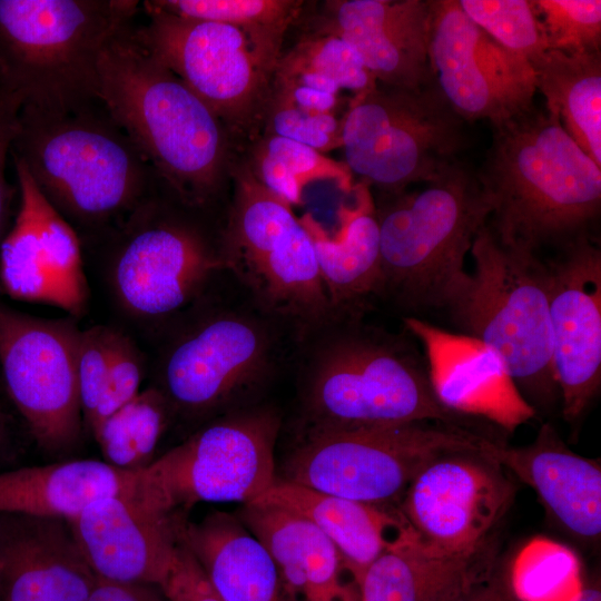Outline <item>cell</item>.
I'll return each mask as SVG.
<instances>
[{"instance_id":"cell-1","label":"cell","mask_w":601,"mask_h":601,"mask_svg":"<svg viewBox=\"0 0 601 601\" xmlns=\"http://www.w3.org/2000/svg\"><path fill=\"white\" fill-rule=\"evenodd\" d=\"M11 155L81 244L124 220L162 181L100 99L60 111L21 106Z\"/></svg>"},{"instance_id":"cell-2","label":"cell","mask_w":601,"mask_h":601,"mask_svg":"<svg viewBox=\"0 0 601 601\" xmlns=\"http://www.w3.org/2000/svg\"><path fill=\"white\" fill-rule=\"evenodd\" d=\"M98 97L184 203L200 209L210 204L225 176L226 129L149 52L135 22L111 37L100 53Z\"/></svg>"},{"instance_id":"cell-3","label":"cell","mask_w":601,"mask_h":601,"mask_svg":"<svg viewBox=\"0 0 601 601\" xmlns=\"http://www.w3.org/2000/svg\"><path fill=\"white\" fill-rule=\"evenodd\" d=\"M493 128L476 174L492 205L489 226L505 245L536 254L590 236L601 208V167L535 108Z\"/></svg>"},{"instance_id":"cell-4","label":"cell","mask_w":601,"mask_h":601,"mask_svg":"<svg viewBox=\"0 0 601 601\" xmlns=\"http://www.w3.org/2000/svg\"><path fill=\"white\" fill-rule=\"evenodd\" d=\"M303 361L298 435L420 422L455 425L436 398L425 357L362 317L332 319ZM306 339V341H307Z\"/></svg>"},{"instance_id":"cell-5","label":"cell","mask_w":601,"mask_h":601,"mask_svg":"<svg viewBox=\"0 0 601 601\" xmlns=\"http://www.w3.org/2000/svg\"><path fill=\"white\" fill-rule=\"evenodd\" d=\"M492 213L477 175L461 160L437 180L376 210L382 296L408 311L450 312L471 282L465 257Z\"/></svg>"},{"instance_id":"cell-6","label":"cell","mask_w":601,"mask_h":601,"mask_svg":"<svg viewBox=\"0 0 601 601\" xmlns=\"http://www.w3.org/2000/svg\"><path fill=\"white\" fill-rule=\"evenodd\" d=\"M137 0H0V78L21 106L70 110L99 99L106 43Z\"/></svg>"},{"instance_id":"cell-7","label":"cell","mask_w":601,"mask_h":601,"mask_svg":"<svg viewBox=\"0 0 601 601\" xmlns=\"http://www.w3.org/2000/svg\"><path fill=\"white\" fill-rule=\"evenodd\" d=\"M191 208L161 181L124 220L85 243L98 248L110 295L131 319L176 316L225 269L219 246L189 216Z\"/></svg>"},{"instance_id":"cell-8","label":"cell","mask_w":601,"mask_h":601,"mask_svg":"<svg viewBox=\"0 0 601 601\" xmlns=\"http://www.w3.org/2000/svg\"><path fill=\"white\" fill-rule=\"evenodd\" d=\"M470 252V285L449 313L464 334L499 355L534 408L553 406L560 394L552 365L546 264L531 250L501 243L487 223Z\"/></svg>"},{"instance_id":"cell-9","label":"cell","mask_w":601,"mask_h":601,"mask_svg":"<svg viewBox=\"0 0 601 601\" xmlns=\"http://www.w3.org/2000/svg\"><path fill=\"white\" fill-rule=\"evenodd\" d=\"M491 441L440 422L304 434L278 477L341 497L394 506L428 463L449 453L483 454Z\"/></svg>"},{"instance_id":"cell-10","label":"cell","mask_w":601,"mask_h":601,"mask_svg":"<svg viewBox=\"0 0 601 601\" xmlns=\"http://www.w3.org/2000/svg\"><path fill=\"white\" fill-rule=\"evenodd\" d=\"M464 120L435 85L420 90L380 87L355 95L342 124L346 167L393 195L433 183L460 159Z\"/></svg>"},{"instance_id":"cell-11","label":"cell","mask_w":601,"mask_h":601,"mask_svg":"<svg viewBox=\"0 0 601 601\" xmlns=\"http://www.w3.org/2000/svg\"><path fill=\"white\" fill-rule=\"evenodd\" d=\"M276 323L258 313L215 309L188 323L165 347L158 387L170 410L187 417L243 408L273 375Z\"/></svg>"},{"instance_id":"cell-12","label":"cell","mask_w":601,"mask_h":601,"mask_svg":"<svg viewBox=\"0 0 601 601\" xmlns=\"http://www.w3.org/2000/svg\"><path fill=\"white\" fill-rule=\"evenodd\" d=\"M279 430L273 408L247 406L220 415L145 467L152 500L170 513L200 502L255 501L277 477Z\"/></svg>"},{"instance_id":"cell-13","label":"cell","mask_w":601,"mask_h":601,"mask_svg":"<svg viewBox=\"0 0 601 601\" xmlns=\"http://www.w3.org/2000/svg\"><path fill=\"white\" fill-rule=\"evenodd\" d=\"M76 318H42L0 304V367L7 393L38 445L71 449L82 430Z\"/></svg>"},{"instance_id":"cell-14","label":"cell","mask_w":601,"mask_h":601,"mask_svg":"<svg viewBox=\"0 0 601 601\" xmlns=\"http://www.w3.org/2000/svg\"><path fill=\"white\" fill-rule=\"evenodd\" d=\"M136 31L149 52L215 114L225 129L247 126L260 110L274 70L230 24L178 17L147 6Z\"/></svg>"},{"instance_id":"cell-15","label":"cell","mask_w":601,"mask_h":601,"mask_svg":"<svg viewBox=\"0 0 601 601\" xmlns=\"http://www.w3.org/2000/svg\"><path fill=\"white\" fill-rule=\"evenodd\" d=\"M428 59L434 85L464 121L496 127L534 108L530 62L475 24L457 0H431Z\"/></svg>"},{"instance_id":"cell-16","label":"cell","mask_w":601,"mask_h":601,"mask_svg":"<svg viewBox=\"0 0 601 601\" xmlns=\"http://www.w3.org/2000/svg\"><path fill=\"white\" fill-rule=\"evenodd\" d=\"M514 495L513 483L496 462L480 453H449L413 479L397 509L431 550L477 558Z\"/></svg>"},{"instance_id":"cell-17","label":"cell","mask_w":601,"mask_h":601,"mask_svg":"<svg viewBox=\"0 0 601 601\" xmlns=\"http://www.w3.org/2000/svg\"><path fill=\"white\" fill-rule=\"evenodd\" d=\"M11 156L20 204L0 245V285L14 299L52 305L76 318L89 298L81 240L41 194L24 162Z\"/></svg>"},{"instance_id":"cell-18","label":"cell","mask_w":601,"mask_h":601,"mask_svg":"<svg viewBox=\"0 0 601 601\" xmlns=\"http://www.w3.org/2000/svg\"><path fill=\"white\" fill-rule=\"evenodd\" d=\"M548 268L552 365L566 421L578 420L601 383V252L590 236L562 247Z\"/></svg>"},{"instance_id":"cell-19","label":"cell","mask_w":601,"mask_h":601,"mask_svg":"<svg viewBox=\"0 0 601 601\" xmlns=\"http://www.w3.org/2000/svg\"><path fill=\"white\" fill-rule=\"evenodd\" d=\"M177 516L146 496H111L68 522L96 578L160 588L179 544Z\"/></svg>"},{"instance_id":"cell-20","label":"cell","mask_w":601,"mask_h":601,"mask_svg":"<svg viewBox=\"0 0 601 601\" xmlns=\"http://www.w3.org/2000/svg\"><path fill=\"white\" fill-rule=\"evenodd\" d=\"M431 0L327 1L316 32L359 55L377 83L402 90L434 85L428 59Z\"/></svg>"},{"instance_id":"cell-21","label":"cell","mask_w":601,"mask_h":601,"mask_svg":"<svg viewBox=\"0 0 601 601\" xmlns=\"http://www.w3.org/2000/svg\"><path fill=\"white\" fill-rule=\"evenodd\" d=\"M403 322L424 348L433 392L444 407L461 416L486 418L510 432L535 417L536 410L487 345L416 317Z\"/></svg>"},{"instance_id":"cell-22","label":"cell","mask_w":601,"mask_h":601,"mask_svg":"<svg viewBox=\"0 0 601 601\" xmlns=\"http://www.w3.org/2000/svg\"><path fill=\"white\" fill-rule=\"evenodd\" d=\"M96 580L67 520L0 513V601H89Z\"/></svg>"},{"instance_id":"cell-23","label":"cell","mask_w":601,"mask_h":601,"mask_svg":"<svg viewBox=\"0 0 601 601\" xmlns=\"http://www.w3.org/2000/svg\"><path fill=\"white\" fill-rule=\"evenodd\" d=\"M483 455L531 486L549 515L572 538L585 544L599 542L600 463L571 451L550 424H543L529 445L491 441Z\"/></svg>"},{"instance_id":"cell-24","label":"cell","mask_w":601,"mask_h":601,"mask_svg":"<svg viewBox=\"0 0 601 601\" xmlns=\"http://www.w3.org/2000/svg\"><path fill=\"white\" fill-rule=\"evenodd\" d=\"M111 496L149 497L145 467L122 470L105 461L73 460L0 472V513L70 521Z\"/></svg>"},{"instance_id":"cell-25","label":"cell","mask_w":601,"mask_h":601,"mask_svg":"<svg viewBox=\"0 0 601 601\" xmlns=\"http://www.w3.org/2000/svg\"><path fill=\"white\" fill-rule=\"evenodd\" d=\"M339 228L329 235L311 215L299 218L316 253L332 319L361 317L371 297L382 296L380 229L366 185L357 204L338 211Z\"/></svg>"},{"instance_id":"cell-26","label":"cell","mask_w":601,"mask_h":601,"mask_svg":"<svg viewBox=\"0 0 601 601\" xmlns=\"http://www.w3.org/2000/svg\"><path fill=\"white\" fill-rule=\"evenodd\" d=\"M257 309L306 341L332 321L313 242L298 224L272 250L233 272Z\"/></svg>"},{"instance_id":"cell-27","label":"cell","mask_w":601,"mask_h":601,"mask_svg":"<svg viewBox=\"0 0 601 601\" xmlns=\"http://www.w3.org/2000/svg\"><path fill=\"white\" fill-rule=\"evenodd\" d=\"M255 501L286 508L314 523L338 550L354 584L378 555L411 531L397 506L341 497L278 476Z\"/></svg>"},{"instance_id":"cell-28","label":"cell","mask_w":601,"mask_h":601,"mask_svg":"<svg viewBox=\"0 0 601 601\" xmlns=\"http://www.w3.org/2000/svg\"><path fill=\"white\" fill-rule=\"evenodd\" d=\"M177 533L223 601H285L276 565L237 516L214 512L189 522L178 515Z\"/></svg>"},{"instance_id":"cell-29","label":"cell","mask_w":601,"mask_h":601,"mask_svg":"<svg viewBox=\"0 0 601 601\" xmlns=\"http://www.w3.org/2000/svg\"><path fill=\"white\" fill-rule=\"evenodd\" d=\"M237 518L265 548L290 598L318 601L345 583L338 550L303 515L254 501L242 505Z\"/></svg>"},{"instance_id":"cell-30","label":"cell","mask_w":601,"mask_h":601,"mask_svg":"<svg viewBox=\"0 0 601 601\" xmlns=\"http://www.w3.org/2000/svg\"><path fill=\"white\" fill-rule=\"evenodd\" d=\"M481 556L457 558L424 545L411 530L356 582L359 601H447L484 578Z\"/></svg>"},{"instance_id":"cell-31","label":"cell","mask_w":601,"mask_h":601,"mask_svg":"<svg viewBox=\"0 0 601 601\" xmlns=\"http://www.w3.org/2000/svg\"><path fill=\"white\" fill-rule=\"evenodd\" d=\"M531 67L546 112L601 167V52L571 56L548 49Z\"/></svg>"},{"instance_id":"cell-32","label":"cell","mask_w":601,"mask_h":601,"mask_svg":"<svg viewBox=\"0 0 601 601\" xmlns=\"http://www.w3.org/2000/svg\"><path fill=\"white\" fill-rule=\"evenodd\" d=\"M292 206L245 167L235 173L231 211L219 250L231 273L272 250L298 224Z\"/></svg>"},{"instance_id":"cell-33","label":"cell","mask_w":601,"mask_h":601,"mask_svg":"<svg viewBox=\"0 0 601 601\" xmlns=\"http://www.w3.org/2000/svg\"><path fill=\"white\" fill-rule=\"evenodd\" d=\"M144 4L183 18L236 27L274 71L284 36L303 7L295 0H151Z\"/></svg>"},{"instance_id":"cell-34","label":"cell","mask_w":601,"mask_h":601,"mask_svg":"<svg viewBox=\"0 0 601 601\" xmlns=\"http://www.w3.org/2000/svg\"><path fill=\"white\" fill-rule=\"evenodd\" d=\"M275 83H294L339 95L366 92L378 83L357 51L342 38L325 32L300 40L277 61Z\"/></svg>"},{"instance_id":"cell-35","label":"cell","mask_w":601,"mask_h":601,"mask_svg":"<svg viewBox=\"0 0 601 601\" xmlns=\"http://www.w3.org/2000/svg\"><path fill=\"white\" fill-rule=\"evenodd\" d=\"M170 413L169 403L158 387L140 391L92 431L105 462L122 470L148 466Z\"/></svg>"},{"instance_id":"cell-36","label":"cell","mask_w":601,"mask_h":601,"mask_svg":"<svg viewBox=\"0 0 601 601\" xmlns=\"http://www.w3.org/2000/svg\"><path fill=\"white\" fill-rule=\"evenodd\" d=\"M248 167L267 189L292 207L300 204L309 183L336 180L341 188L351 189V171L345 164L275 135H267L257 144Z\"/></svg>"},{"instance_id":"cell-37","label":"cell","mask_w":601,"mask_h":601,"mask_svg":"<svg viewBox=\"0 0 601 601\" xmlns=\"http://www.w3.org/2000/svg\"><path fill=\"white\" fill-rule=\"evenodd\" d=\"M464 13L508 50L530 65L548 50L532 0H457Z\"/></svg>"},{"instance_id":"cell-38","label":"cell","mask_w":601,"mask_h":601,"mask_svg":"<svg viewBox=\"0 0 601 601\" xmlns=\"http://www.w3.org/2000/svg\"><path fill=\"white\" fill-rule=\"evenodd\" d=\"M548 49L565 55L601 52L600 0H532Z\"/></svg>"},{"instance_id":"cell-39","label":"cell","mask_w":601,"mask_h":601,"mask_svg":"<svg viewBox=\"0 0 601 601\" xmlns=\"http://www.w3.org/2000/svg\"><path fill=\"white\" fill-rule=\"evenodd\" d=\"M342 124L335 114L311 115L273 93L268 132L311 147L322 154L342 147Z\"/></svg>"},{"instance_id":"cell-40","label":"cell","mask_w":601,"mask_h":601,"mask_svg":"<svg viewBox=\"0 0 601 601\" xmlns=\"http://www.w3.org/2000/svg\"><path fill=\"white\" fill-rule=\"evenodd\" d=\"M108 380L104 400L91 432L108 416L140 392L144 358L136 343L121 331L109 326Z\"/></svg>"},{"instance_id":"cell-41","label":"cell","mask_w":601,"mask_h":601,"mask_svg":"<svg viewBox=\"0 0 601 601\" xmlns=\"http://www.w3.org/2000/svg\"><path fill=\"white\" fill-rule=\"evenodd\" d=\"M109 326L81 331L78 349V386L83 422L93 427L108 380Z\"/></svg>"},{"instance_id":"cell-42","label":"cell","mask_w":601,"mask_h":601,"mask_svg":"<svg viewBox=\"0 0 601 601\" xmlns=\"http://www.w3.org/2000/svg\"><path fill=\"white\" fill-rule=\"evenodd\" d=\"M159 589L168 601H223L180 541L170 571Z\"/></svg>"},{"instance_id":"cell-43","label":"cell","mask_w":601,"mask_h":601,"mask_svg":"<svg viewBox=\"0 0 601 601\" xmlns=\"http://www.w3.org/2000/svg\"><path fill=\"white\" fill-rule=\"evenodd\" d=\"M21 99L0 78V245L8 233L13 189L6 177L8 155L17 132Z\"/></svg>"},{"instance_id":"cell-44","label":"cell","mask_w":601,"mask_h":601,"mask_svg":"<svg viewBox=\"0 0 601 601\" xmlns=\"http://www.w3.org/2000/svg\"><path fill=\"white\" fill-rule=\"evenodd\" d=\"M275 83V82H274ZM274 95L311 115L335 114L338 95L294 83H275Z\"/></svg>"},{"instance_id":"cell-45","label":"cell","mask_w":601,"mask_h":601,"mask_svg":"<svg viewBox=\"0 0 601 601\" xmlns=\"http://www.w3.org/2000/svg\"><path fill=\"white\" fill-rule=\"evenodd\" d=\"M89 601H164L151 585L127 584L98 579Z\"/></svg>"},{"instance_id":"cell-46","label":"cell","mask_w":601,"mask_h":601,"mask_svg":"<svg viewBox=\"0 0 601 601\" xmlns=\"http://www.w3.org/2000/svg\"><path fill=\"white\" fill-rule=\"evenodd\" d=\"M447 601H519V599L500 581L482 578Z\"/></svg>"},{"instance_id":"cell-47","label":"cell","mask_w":601,"mask_h":601,"mask_svg":"<svg viewBox=\"0 0 601 601\" xmlns=\"http://www.w3.org/2000/svg\"><path fill=\"white\" fill-rule=\"evenodd\" d=\"M318 601H359L356 585L354 583H344L331 594Z\"/></svg>"},{"instance_id":"cell-48","label":"cell","mask_w":601,"mask_h":601,"mask_svg":"<svg viewBox=\"0 0 601 601\" xmlns=\"http://www.w3.org/2000/svg\"><path fill=\"white\" fill-rule=\"evenodd\" d=\"M572 601H601L600 589L597 585L583 587Z\"/></svg>"},{"instance_id":"cell-49","label":"cell","mask_w":601,"mask_h":601,"mask_svg":"<svg viewBox=\"0 0 601 601\" xmlns=\"http://www.w3.org/2000/svg\"><path fill=\"white\" fill-rule=\"evenodd\" d=\"M10 446V434L6 417L0 415V460L4 457Z\"/></svg>"},{"instance_id":"cell-50","label":"cell","mask_w":601,"mask_h":601,"mask_svg":"<svg viewBox=\"0 0 601 601\" xmlns=\"http://www.w3.org/2000/svg\"><path fill=\"white\" fill-rule=\"evenodd\" d=\"M0 415L6 417V415H4L3 411H2L1 405H0Z\"/></svg>"}]
</instances>
